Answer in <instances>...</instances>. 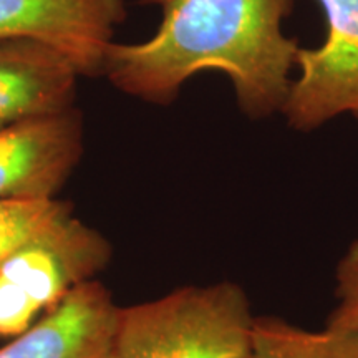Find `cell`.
<instances>
[{
	"instance_id": "cell-1",
	"label": "cell",
	"mask_w": 358,
	"mask_h": 358,
	"mask_svg": "<svg viewBox=\"0 0 358 358\" xmlns=\"http://www.w3.org/2000/svg\"><path fill=\"white\" fill-rule=\"evenodd\" d=\"M163 19L141 43L108 47L101 77L129 96L169 105L192 75L219 70L250 118L282 111L299 47L282 34L294 0H148Z\"/></svg>"
},
{
	"instance_id": "cell-2",
	"label": "cell",
	"mask_w": 358,
	"mask_h": 358,
	"mask_svg": "<svg viewBox=\"0 0 358 358\" xmlns=\"http://www.w3.org/2000/svg\"><path fill=\"white\" fill-rule=\"evenodd\" d=\"M256 317L234 282L120 307L106 358H245Z\"/></svg>"
},
{
	"instance_id": "cell-3",
	"label": "cell",
	"mask_w": 358,
	"mask_h": 358,
	"mask_svg": "<svg viewBox=\"0 0 358 358\" xmlns=\"http://www.w3.org/2000/svg\"><path fill=\"white\" fill-rule=\"evenodd\" d=\"M110 259L106 237L73 214L35 232L0 264V337L25 332Z\"/></svg>"
},
{
	"instance_id": "cell-4",
	"label": "cell",
	"mask_w": 358,
	"mask_h": 358,
	"mask_svg": "<svg viewBox=\"0 0 358 358\" xmlns=\"http://www.w3.org/2000/svg\"><path fill=\"white\" fill-rule=\"evenodd\" d=\"M327 38L299 48L301 77L290 83L282 113L295 129L310 131L342 113L358 116V0H319Z\"/></svg>"
},
{
	"instance_id": "cell-5",
	"label": "cell",
	"mask_w": 358,
	"mask_h": 358,
	"mask_svg": "<svg viewBox=\"0 0 358 358\" xmlns=\"http://www.w3.org/2000/svg\"><path fill=\"white\" fill-rule=\"evenodd\" d=\"M82 155L77 106L0 128V199H55Z\"/></svg>"
},
{
	"instance_id": "cell-6",
	"label": "cell",
	"mask_w": 358,
	"mask_h": 358,
	"mask_svg": "<svg viewBox=\"0 0 358 358\" xmlns=\"http://www.w3.org/2000/svg\"><path fill=\"white\" fill-rule=\"evenodd\" d=\"M124 0H0V38L42 40L65 53L82 77L103 73Z\"/></svg>"
},
{
	"instance_id": "cell-7",
	"label": "cell",
	"mask_w": 358,
	"mask_h": 358,
	"mask_svg": "<svg viewBox=\"0 0 358 358\" xmlns=\"http://www.w3.org/2000/svg\"><path fill=\"white\" fill-rule=\"evenodd\" d=\"M118 308L105 285L83 282L0 348V358H106Z\"/></svg>"
},
{
	"instance_id": "cell-8",
	"label": "cell",
	"mask_w": 358,
	"mask_h": 358,
	"mask_svg": "<svg viewBox=\"0 0 358 358\" xmlns=\"http://www.w3.org/2000/svg\"><path fill=\"white\" fill-rule=\"evenodd\" d=\"M80 71L42 40L0 38V128L75 106Z\"/></svg>"
},
{
	"instance_id": "cell-9",
	"label": "cell",
	"mask_w": 358,
	"mask_h": 358,
	"mask_svg": "<svg viewBox=\"0 0 358 358\" xmlns=\"http://www.w3.org/2000/svg\"><path fill=\"white\" fill-rule=\"evenodd\" d=\"M245 358H358V334L329 327L310 332L280 319L257 317Z\"/></svg>"
},
{
	"instance_id": "cell-10",
	"label": "cell",
	"mask_w": 358,
	"mask_h": 358,
	"mask_svg": "<svg viewBox=\"0 0 358 358\" xmlns=\"http://www.w3.org/2000/svg\"><path fill=\"white\" fill-rule=\"evenodd\" d=\"M69 214L73 211L66 201L0 199V264L30 236Z\"/></svg>"
},
{
	"instance_id": "cell-11",
	"label": "cell",
	"mask_w": 358,
	"mask_h": 358,
	"mask_svg": "<svg viewBox=\"0 0 358 358\" xmlns=\"http://www.w3.org/2000/svg\"><path fill=\"white\" fill-rule=\"evenodd\" d=\"M337 307L327 327L358 334V239L352 243L337 267Z\"/></svg>"
}]
</instances>
